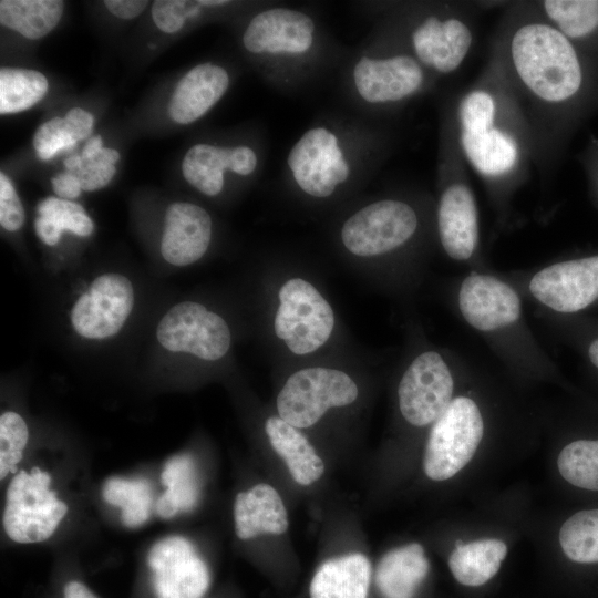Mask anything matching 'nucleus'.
Returning a JSON list of instances; mask_svg holds the SVG:
<instances>
[{"mask_svg": "<svg viewBox=\"0 0 598 598\" xmlns=\"http://www.w3.org/2000/svg\"><path fill=\"white\" fill-rule=\"evenodd\" d=\"M512 56L523 82L543 100H566L580 86L581 71L574 48L549 25L520 28L512 41Z\"/></svg>", "mask_w": 598, "mask_h": 598, "instance_id": "nucleus-1", "label": "nucleus"}, {"mask_svg": "<svg viewBox=\"0 0 598 598\" xmlns=\"http://www.w3.org/2000/svg\"><path fill=\"white\" fill-rule=\"evenodd\" d=\"M483 433L477 404L466 396L452 400L431 429L423 458L426 476L445 481L457 474L474 456Z\"/></svg>", "mask_w": 598, "mask_h": 598, "instance_id": "nucleus-2", "label": "nucleus"}, {"mask_svg": "<svg viewBox=\"0 0 598 598\" xmlns=\"http://www.w3.org/2000/svg\"><path fill=\"white\" fill-rule=\"evenodd\" d=\"M355 382L344 372L308 368L291 374L277 398L280 417L305 429L316 424L331 408L351 404L358 398Z\"/></svg>", "mask_w": 598, "mask_h": 598, "instance_id": "nucleus-3", "label": "nucleus"}, {"mask_svg": "<svg viewBox=\"0 0 598 598\" xmlns=\"http://www.w3.org/2000/svg\"><path fill=\"white\" fill-rule=\"evenodd\" d=\"M274 328L277 337L296 354H307L331 336L334 315L331 306L310 282L293 278L279 290Z\"/></svg>", "mask_w": 598, "mask_h": 598, "instance_id": "nucleus-4", "label": "nucleus"}, {"mask_svg": "<svg viewBox=\"0 0 598 598\" xmlns=\"http://www.w3.org/2000/svg\"><path fill=\"white\" fill-rule=\"evenodd\" d=\"M414 210L398 200L373 203L352 215L342 226L346 248L360 257H372L393 250L415 231Z\"/></svg>", "mask_w": 598, "mask_h": 598, "instance_id": "nucleus-5", "label": "nucleus"}, {"mask_svg": "<svg viewBox=\"0 0 598 598\" xmlns=\"http://www.w3.org/2000/svg\"><path fill=\"white\" fill-rule=\"evenodd\" d=\"M156 336L169 351L186 352L209 361L223 358L230 346V331L225 320L192 301L171 308L159 321Z\"/></svg>", "mask_w": 598, "mask_h": 598, "instance_id": "nucleus-6", "label": "nucleus"}, {"mask_svg": "<svg viewBox=\"0 0 598 598\" xmlns=\"http://www.w3.org/2000/svg\"><path fill=\"white\" fill-rule=\"evenodd\" d=\"M453 378L443 358L434 351L416 357L398 389L403 417L412 425L434 423L452 402Z\"/></svg>", "mask_w": 598, "mask_h": 598, "instance_id": "nucleus-7", "label": "nucleus"}, {"mask_svg": "<svg viewBox=\"0 0 598 598\" xmlns=\"http://www.w3.org/2000/svg\"><path fill=\"white\" fill-rule=\"evenodd\" d=\"M147 563L156 598H202L210 586L208 566L184 537L157 542Z\"/></svg>", "mask_w": 598, "mask_h": 598, "instance_id": "nucleus-8", "label": "nucleus"}, {"mask_svg": "<svg viewBox=\"0 0 598 598\" xmlns=\"http://www.w3.org/2000/svg\"><path fill=\"white\" fill-rule=\"evenodd\" d=\"M134 303L131 281L118 274L97 277L75 302L71 321L84 338L104 339L120 331Z\"/></svg>", "mask_w": 598, "mask_h": 598, "instance_id": "nucleus-9", "label": "nucleus"}, {"mask_svg": "<svg viewBox=\"0 0 598 598\" xmlns=\"http://www.w3.org/2000/svg\"><path fill=\"white\" fill-rule=\"evenodd\" d=\"M533 296L558 312H576L598 298V256L563 261L538 271L530 280Z\"/></svg>", "mask_w": 598, "mask_h": 598, "instance_id": "nucleus-10", "label": "nucleus"}, {"mask_svg": "<svg viewBox=\"0 0 598 598\" xmlns=\"http://www.w3.org/2000/svg\"><path fill=\"white\" fill-rule=\"evenodd\" d=\"M460 310L475 329L491 331L515 322L520 300L507 283L486 275H472L461 285Z\"/></svg>", "mask_w": 598, "mask_h": 598, "instance_id": "nucleus-11", "label": "nucleus"}, {"mask_svg": "<svg viewBox=\"0 0 598 598\" xmlns=\"http://www.w3.org/2000/svg\"><path fill=\"white\" fill-rule=\"evenodd\" d=\"M212 236L208 213L190 203H173L165 215L161 252L174 266H187L206 252Z\"/></svg>", "mask_w": 598, "mask_h": 598, "instance_id": "nucleus-12", "label": "nucleus"}, {"mask_svg": "<svg viewBox=\"0 0 598 598\" xmlns=\"http://www.w3.org/2000/svg\"><path fill=\"white\" fill-rule=\"evenodd\" d=\"M353 75L360 95L371 103L401 100L423 81L415 60L403 55L388 60L364 56L355 65Z\"/></svg>", "mask_w": 598, "mask_h": 598, "instance_id": "nucleus-13", "label": "nucleus"}, {"mask_svg": "<svg viewBox=\"0 0 598 598\" xmlns=\"http://www.w3.org/2000/svg\"><path fill=\"white\" fill-rule=\"evenodd\" d=\"M439 233L446 254L456 260L468 259L478 238L477 210L471 190L464 185L448 187L441 197Z\"/></svg>", "mask_w": 598, "mask_h": 598, "instance_id": "nucleus-14", "label": "nucleus"}, {"mask_svg": "<svg viewBox=\"0 0 598 598\" xmlns=\"http://www.w3.org/2000/svg\"><path fill=\"white\" fill-rule=\"evenodd\" d=\"M227 72L210 63L199 64L176 85L169 104V117L178 124H189L203 116L228 87Z\"/></svg>", "mask_w": 598, "mask_h": 598, "instance_id": "nucleus-15", "label": "nucleus"}, {"mask_svg": "<svg viewBox=\"0 0 598 598\" xmlns=\"http://www.w3.org/2000/svg\"><path fill=\"white\" fill-rule=\"evenodd\" d=\"M471 41L467 27L455 19L441 22L431 17L413 33L417 56L426 65L443 73L451 72L461 64Z\"/></svg>", "mask_w": 598, "mask_h": 598, "instance_id": "nucleus-16", "label": "nucleus"}, {"mask_svg": "<svg viewBox=\"0 0 598 598\" xmlns=\"http://www.w3.org/2000/svg\"><path fill=\"white\" fill-rule=\"evenodd\" d=\"M235 529L240 539L261 534L280 535L288 529V515L278 492L268 484H258L236 496Z\"/></svg>", "mask_w": 598, "mask_h": 598, "instance_id": "nucleus-17", "label": "nucleus"}, {"mask_svg": "<svg viewBox=\"0 0 598 598\" xmlns=\"http://www.w3.org/2000/svg\"><path fill=\"white\" fill-rule=\"evenodd\" d=\"M372 569L360 553L322 563L309 585V598H369Z\"/></svg>", "mask_w": 598, "mask_h": 598, "instance_id": "nucleus-18", "label": "nucleus"}, {"mask_svg": "<svg viewBox=\"0 0 598 598\" xmlns=\"http://www.w3.org/2000/svg\"><path fill=\"white\" fill-rule=\"evenodd\" d=\"M429 568L423 547L412 543L388 551L380 559L375 586L382 598H414Z\"/></svg>", "mask_w": 598, "mask_h": 598, "instance_id": "nucleus-19", "label": "nucleus"}, {"mask_svg": "<svg viewBox=\"0 0 598 598\" xmlns=\"http://www.w3.org/2000/svg\"><path fill=\"white\" fill-rule=\"evenodd\" d=\"M265 430L271 446L298 484L310 485L319 480L324 471L323 462L298 427L271 416L266 421Z\"/></svg>", "mask_w": 598, "mask_h": 598, "instance_id": "nucleus-20", "label": "nucleus"}, {"mask_svg": "<svg viewBox=\"0 0 598 598\" xmlns=\"http://www.w3.org/2000/svg\"><path fill=\"white\" fill-rule=\"evenodd\" d=\"M506 554V544L498 539L457 543L448 557V567L460 584L477 587L497 574Z\"/></svg>", "mask_w": 598, "mask_h": 598, "instance_id": "nucleus-21", "label": "nucleus"}, {"mask_svg": "<svg viewBox=\"0 0 598 598\" xmlns=\"http://www.w3.org/2000/svg\"><path fill=\"white\" fill-rule=\"evenodd\" d=\"M463 150L482 174L496 176L508 172L515 164L517 148L514 140L494 127L483 132L462 131Z\"/></svg>", "mask_w": 598, "mask_h": 598, "instance_id": "nucleus-22", "label": "nucleus"}, {"mask_svg": "<svg viewBox=\"0 0 598 598\" xmlns=\"http://www.w3.org/2000/svg\"><path fill=\"white\" fill-rule=\"evenodd\" d=\"M63 9L61 0H1L0 23L27 39L37 40L56 27Z\"/></svg>", "mask_w": 598, "mask_h": 598, "instance_id": "nucleus-23", "label": "nucleus"}, {"mask_svg": "<svg viewBox=\"0 0 598 598\" xmlns=\"http://www.w3.org/2000/svg\"><path fill=\"white\" fill-rule=\"evenodd\" d=\"M39 216L34 220L38 237L47 245H56L63 230L85 237L94 229L93 221L84 208L71 200L47 197L38 204Z\"/></svg>", "mask_w": 598, "mask_h": 598, "instance_id": "nucleus-24", "label": "nucleus"}, {"mask_svg": "<svg viewBox=\"0 0 598 598\" xmlns=\"http://www.w3.org/2000/svg\"><path fill=\"white\" fill-rule=\"evenodd\" d=\"M233 148L208 144L192 146L182 163L184 178L207 196L220 193L224 186V169L233 171Z\"/></svg>", "mask_w": 598, "mask_h": 598, "instance_id": "nucleus-25", "label": "nucleus"}, {"mask_svg": "<svg viewBox=\"0 0 598 598\" xmlns=\"http://www.w3.org/2000/svg\"><path fill=\"white\" fill-rule=\"evenodd\" d=\"M560 548L568 560L578 565H598V507L573 513L558 532Z\"/></svg>", "mask_w": 598, "mask_h": 598, "instance_id": "nucleus-26", "label": "nucleus"}, {"mask_svg": "<svg viewBox=\"0 0 598 598\" xmlns=\"http://www.w3.org/2000/svg\"><path fill=\"white\" fill-rule=\"evenodd\" d=\"M49 90V82L41 72L21 68L0 70V113L25 111L40 102Z\"/></svg>", "mask_w": 598, "mask_h": 598, "instance_id": "nucleus-27", "label": "nucleus"}, {"mask_svg": "<svg viewBox=\"0 0 598 598\" xmlns=\"http://www.w3.org/2000/svg\"><path fill=\"white\" fill-rule=\"evenodd\" d=\"M557 468L575 488L598 493V439H578L566 444L558 454Z\"/></svg>", "mask_w": 598, "mask_h": 598, "instance_id": "nucleus-28", "label": "nucleus"}, {"mask_svg": "<svg viewBox=\"0 0 598 598\" xmlns=\"http://www.w3.org/2000/svg\"><path fill=\"white\" fill-rule=\"evenodd\" d=\"M545 10L570 38L589 34L598 27L597 0H548Z\"/></svg>", "mask_w": 598, "mask_h": 598, "instance_id": "nucleus-29", "label": "nucleus"}, {"mask_svg": "<svg viewBox=\"0 0 598 598\" xmlns=\"http://www.w3.org/2000/svg\"><path fill=\"white\" fill-rule=\"evenodd\" d=\"M76 143L62 117L44 122L33 136V147L42 161L53 158L60 151L73 148Z\"/></svg>", "mask_w": 598, "mask_h": 598, "instance_id": "nucleus-30", "label": "nucleus"}, {"mask_svg": "<svg viewBox=\"0 0 598 598\" xmlns=\"http://www.w3.org/2000/svg\"><path fill=\"white\" fill-rule=\"evenodd\" d=\"M495 105L492 96L483 91L466 95L460 104V121L465 132H483L492 128Z\"/></svg>", "mask_w": 598, "mask_h": 598, "instance_id": "nucleus-31", "label": "nucleus"}, {"mask_svg": "<svg viewBox=\"0 0 598 598\" xmlns=\"http://www.w3.org/2000/svg\"><path fill=\"white\" fill-rule=\"evenodd\" d=\"M200 7L198 1L157 0L152 6V18L159 30L175 33L183 28L187 18L200 13Z\"/></svg>", "mask_w": 598, "mask_h": 598, "instance_id": "nucleus-32", "label": "nucleus"}, {"mask_svg": "<svg viewBox=\"0 0 598 598\" xmlns=\"http://www.w3.org/2000/svg\"><path fill=\"white\" fill-rule=\"evenodd\" d=\"M24 223L20 198L4 173H0V224L8 231L19 230Z\"/></svg>", "mask_w": 598, "mask_h": 598, "instance_id": "nucleus-33", "label": "nucleus"}, {"mask_svg": "<svg viewBox=\"0 0 598 598\" xmlns=\"http://www.w3.org/2000/svg\"><path fill=\"white\" fill-rule=\"evenodd\" d=\"M29 431L23 419L14 412H4L0 416V457L23 451Z\"/></svg>", "mask_w": 598, "mask_h": 598, "instance_id": "nucleus-34", "label": "nucleus"}, {"mask_svg": "<svg viewBox=\"0 0 598 598\" xmlns=\"http://www.w3.org/2000/svg\"><path fill=\"white\" fill-rule=\"evenodd\" d=\"M81 183L82 190L92 192L106 186L116 173L114 164L100 155L84 161L80 169L73 172Z\"/></svg>", "mask_w": 598, "mask_h": 598, "instance_id": "nucleus-35", "label": "nucleus"}, {"mask_svg": "<svg viewBox=\"0 0 598 598\" xmlns=\"http://www.w3.org/2000/svg\"><path fill=\"white\" fill-rule=\"evenodd\" d=\"M63 118L70 134L76 142L86 138L94 126V116L80 107L71 109Z\"/></svg>", "mask_w": 598, "mask_h": 598, "instance_id": "nucleus-36", "label": "nucleus"}, {"mask_svg": "<svg viewBox=\"0 0 598 598\" xmlns=\"http://www.w3.org/2000/svg\"><path fill=\"white\" fill-rule=\"evenodd\" d=\"M51 184L54 193L62 199H74L82 192L81 183L72 172L60 173L52 177Z\"/></svg>", "mask_w": 598, "mask_h": 598, "instance_id": "nucleus-37", "label": "nucleus"}, {"mask_svg": "<svg viewBox=\"0 0 598 598\" xmlns=\"http://www.w3.org/2000/svg\"><path fill=\"white\" fill-rule=\"evenodd\" d=\"M103 3L112 14L125 20L138 17L148 6L145 0H105Z\"/></svg>", "mask_w": 598, "mask_h": 598, "instance_id": "nucleus-38", "label": "nucleus"}, {"mask_svg": "<svg viewBox=\"0 0 598 598\" xmlns=\"http://www.w3.org/2000/svg\"><path fill=\"white\" fill-rule=\"evenodd\" d=\"M234 167L233 172L239 175H249L254 172L257 164L255 152L247 146H237L233 148Z\"/></svg>", "mask_w": 598, "mask_h": 598, "instance_id": "nucleus-39", "label": "nucleus"}, {"mask_svg": "<svg viewBox=\"0 0 598 598\" xmlns=\"http://www.w3.org/2000/svg\"><path fill=\"white\" fill-rule=\"evenodd\" d=\"M181 511L178 502L171 489H166L156 502V512L162 518H171Z\"/></svg>", "mask_w": 598, "mask_h": 598, "instance_id": "nucleus-40", "label": "nucleus"}, {"mask_svg": "<svg viewBox=\"0 0 598 598\" xmlns=\"http://www.w3.org/2000/svg\"><path fill=\"white\" fill-rule=\"evenodd\" d=\"M64 598H97L84 584L72 580L65 584Z\"/></svg>", "mask_w": 598, "mask_h": 598, "instance_id": "nucleus-41", "label": "nucleus"}, {"mask_svg": "<svg viewBox=\"0 0 598 598\" xmlns=\"http://www.w3.org/2000/svg\"><path fill=\"white\" fill-rule=\"evenodd\" d=\"M102 148V137L100 135H95L87 141L81 156L84 161L93 159L100 154Z\"/></svg>", "mask_w": 598, "mask_h": 598, "instance_id": "nucleus-42", "label": "nucleus"}, {"mask_svg": "<svg viewBox=\"0 0 598 598\" xmlns=\"http://www.w3.org/2000/svg\"><path fill=\"white\" fill-rule=\"evenodd\" d=\"M329 135H330V133L326 128L318 127V128H312V130L308 131L303 136L312 145L324 147L326 144H327Z\"/></svg>", "mask_w": 598, "mask_h": 598, "instance_id": "nucleus-43", "label": "nucleus"}, {"mask_svg": "<svg viewBox=\"0 0 598 598\" xmlns=\"http://www.w3.org/2000/svg\"><path fill=\"white\" fill-rule=\"evenodd\" d=\"M102 496L109 504L120 506L122 508L127 504L117 491L112 489L107 486H103Z\"/></svg>", "mask_w": 598, "mask_h": 598, "instance_id": "nucleus-44", "label": "nucleus"}, {"mask_svg": "<svg viewBox=\"0 0 598 598\" xmlns=\"http://www.w3.org/2000/svg\"><path fill=\"white\" fill-rule=\"evenodd\" d=\"M332 169L340 183H343L349 176V166L344 159L334 163Z\"/></svg>", "mask_w": 598, "mask_h": 598, "instance_id": "nucleus-45", "label": "nucleus"}, {"mask_svg": "<svg viewBox=\"0 0 598 598\" xmlns=\"http://www.w3.org/2000/svg\"><path fill=\"white\" fill-rule=\"evenodd\" d=\"M83 164V158L81 155H73L64 159V166L68 172H76L81 168Z\"/></svg>", "mask_w": 598, "mask_h": 598, "instance_id": "nucleus-46", "label": "nucleus"}, {"mask_svg": "<svg viewBox=\"0 0 598 598\" xmlns=\"http://www.w3.org/2000/svg\"><path fill=\"white\" fill-rule=\"evenodd\" d=\"M99 155L114 165L120 159V153L114 148L103 147Z\"/></svg>", "mask_w": 598, "mask_h": 598, "instance_id": "nucleus-47", "label": "nucleus"}, {"mask_svg": "<svg viewBox=\"0 0 598 598\" xmlns=\"http://www.w3.org/2000/svg\"><path fill=\"white\" fill-rule=\"evenodd\" d=\"M68 512V506L64 502L59 501L52 512V518L60 522Z\"/></svg>", "mask_w": 598, "mask_h": 598, "instance_id": "nucleus-48", "label": "nucleus"}, {"mask_svg": "<svg viewBox=\"0 0 598 598\" xmlns=\"http://www.w3.org/2000/svg\"><path fill=\"white\" fill-rule=\"evenodd\" d=\"M588 354L592 364L598 368V339L591 342Z\"/></svg>", "mask_w": 598, "mask_h": 598, "instance_id": "nucleus-49", "label": "nucleus"}, {"mask_svg": "<svg viewBox=\"0 0 598 598\" xmlns=\"http://www.w3.org/2000/svg\"><path fill=\"white\" fill-rule=\"evenodd\" d=\"M198 3L203 7H218L228 4L229 1L226 0H199Z\"/></svg>", "mask_w": 598, "mask_h": 598, "instance_id": "nucleus-50", "label": "nucleus"}]
</instances>
